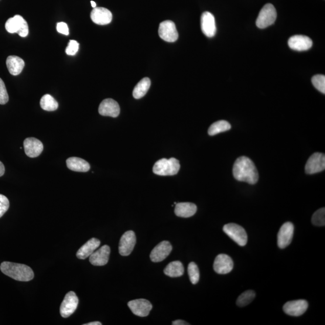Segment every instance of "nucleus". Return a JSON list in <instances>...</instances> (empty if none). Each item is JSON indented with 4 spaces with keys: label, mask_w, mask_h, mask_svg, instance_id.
<instances>
[{
    "label": "nucleus",
    "mask_w": 325,
    "mask_h": 325,
    "mask_svg": "<svg viewBox=\"0 0 325 325\" xmlns=\"http://www.w3.org/2000/svg\"><path fill=\"white\" fill-rule=\"evenodd\" d=\"M5 28L10 33H18L20 36L25 37L29 35V26L26 20L21 16L17 15L7 20Z\"/></svg>",
    "instance_id": "nucleus-6"
},
{
    "label": "nucleus",
    "mask_w": 325,
    "mask_h": 325,
    "mask_svg": "<svg viewBox=\"0 0 325 325\" xmlns=\"http://www.w3.org/2000/svg\"><path fill=\"white\" fill-rule=\"evenodd\" d=\"M173 325H188L190 324L188 323L185 321L181 320H177L176 321H174L172 322Z\"/></svg>",
    "instance_id": "nucleus-38"
},
{
    "label": "nucleus",
    "mask_w": 325,
    "mask_h": 325,
    "mask_svg": "<svg viewBox=\"0 0 325 325\" xmlns=\"http://www.w3.org/2000/svg\"><path fill=\"white\" fill-rule=\"evenodd\" d=\"M180 168L179 161L175 158L161 159L155 163L153 172L161 176L176 175Z\"/></svg>",
    "instance_id": "nucleus-3"
},
{
    "label": "nucleus",
    "mask_w": 325,
    "mask_h": 325,
    "mask_svg": "<svg viewBox=\"0 0 325 325\" xmlns=\"http://www.w3.org/2000/svg\"><path fill=\"white\" fill-rule=\"evenodd\" d=\"M110 254V247L108 245L102 246L90 256V262L94 266H104L107 264Z\"/></svg>",
    "instance_id": "nucleus-21"
},
{
    "label": "nucleus",
    "mask_w": 325,
    "mask_h": 325,
    "mask_svg": "<svg viewBox=\"0 0 325 325\" xmlns=\"http://www.w3.org/2000/svg\"><path fill=\"white\" fill-rule=\"evenodd\" d=\"M202 32L208 37H214L216 33V25L214 16L209 12H205L201 18Z\"/></svg>",
    "instance_id": "nucleus-16"
},
{
    "label": "nucleus",
    "mask_w": 325,
    "mask_h": 325,
    "mask_svg": "<svg viewBox=\"0 0 325 325\" xmlns=\"http://www.w3.org/2000/svg\"><path fill=\"white\" fill-rule=\"evenodd\" d=\"M79 49V44L76 40H71L66 49V53L69 56H74Z\"/></svg>",
    "instance_id": "nucleus-36"
},
{
    "label": "nucleus",
    "mask_w": 325,
    "mask_h": 325,
    "mask_svg": "<svg viewBox=\"0 0 325 325\" xmlns=\"http://www.w3.org/2000/svg\"><path fill=\"white\" fill-rule=\"evenodd\" d=\"M128 306L133 314L142 317L148 316L153 309L152 304L149 301L144 299L129 301Z\"/></svg>",
    "instance_id": "nucleus-12"
},
{
    "label": "nucleus",
    "mask_w": 325,
    "mask_h": 325,
    "mask_svg": "<svg viewBox=\"0 0 325 325\" xmlns=\"http://www.w3.org/2000/svg\"><path fill=\"white\" fill-rule=\"evenodd\" d=\"M232 174L234 179L239 181L255 184L258 182V170L254 162L247 157L242 156L236 160Z\"/></svg>",
    "instance_id": "nucleus-1"
},
{
    "label": "nucleus",
    "mask_w": 325,
    "mask_h": 325,
    "mask_svg": "<svg viewBox=\"0 0 325 325\" xmlns=\"http://www.w3.org/2000/svg\"><path fill=\"white\" fill-rule=\"evenodd\" d=\"M309 308V303L306 300L289 301L283 306L285 313L291 316L298 317L306 313Z\"/></svg>",
    "instance_id": "nucleus-10"
},
{
    "label": "nucleus",
    "mask_w": 325,
    "mask_h": 325,
    "mask_svg": "<svg viewBox=\"0 0 325 325\" xmlns=\"http://www.w3.org/2000/svg\"><path fill=\"white\" fill-rule=\"evenodd\" d=\"M234 268V263L230 256L227 254H220L215 257L213 268L218 274H227L232 271Z\"/></svg>",
    "instance_id": "nucleus-13"
},
{
    "label": "nucleus",
    "mask_w": 325,
    "mask_h": 325,
    "mask_svg": "<svg viewBox=\"0 0 325 325\" xmlns=\"http://www.w3.org/2000/svg\"><path fill=\"white\" fill-rule=\"evenodd\" d=\"M197 205L190 203H180L176 204L175 213L181 218H190L196 213Z\"/></svg>",
    "instance_id": "nucleus-25"
},
{
    "label": "nucleus",
    "mask_w": 325,
    "mask_h": 325,
    "mask_svg": "<svg viewBox=\"0 0 325 325\" xmlns=\"http://www.w3.org/2000/svg\"><path fill=\"white\" fill-rule=\"evenodd\" d=\"M5 275L19 281H30L34 278V272L29 266L8 262H3L0 266Z\"/></svg>",
    "instance_id": "nucleus-2"
},
{
    "label": "nucleus",
    "mask_w": 325,
    "mask_h": 325,
    "mask_svg": "<svg viewBox=\"0 0 325 325\" xmlns=\"http://www.w3.org/2000/svg\"><path fill=\"white\" fill-rule=\"evenodd\" d=\"M288 44L291 49L303 51L309 50L312 47L313 41L306 36L295 35L290 37Z\"/></svg>",
    "instance_id": "nucleus-19"
},
{
    "label": "nucleus",
    "mask_w": 325,
    "mask_h": 325,
    "mask_svg": "<svg viewBox=\"0 0 325 325\" xmlns=\"http://www.w3.org/2000/svg\"><path fill=\"white\" fill-rule=\"evenodd\" d=\"M26 155L30 158H35L41 155L44 150L43 143L35 138H27L24 141Z\"/></svg>",
    "instance_id": "nucleus-18"
},
{
    "label": "nucleus",
    "mask_w": 325,
    "mask_h": 325,
    "mask_svg": "<svg viewBox=\"0 0 325 325\" xmlns=\"http://www.w3.org/2000/svg\"><path fill=\"white\" fill-rule=\"evenodd\" d=\"M101 242L96 238H92L78 249L77 252L78 258L84 259L90 256L100 246Z\"/></svg>",
    "instance_id": "nucleus-22"
},
{
    "label": "nucleus",
    "mask_w": 325,
    "mask_h": 325,
    "mask_svg": "<svg viewBox=\"0 0 325 325\" xmlns=\"http://www.w3.org/2000/svg\"><path fill=\"white\" fill-rule=\"evenodd\" d=\"M66 162L68 168L75 172H86L91 168L90 163L79 157H70Z\"/></svg>",
    "instance_id": "nucleus-23"
},
{
    "label": "nucleus",
    "mask_w": 325,
    "mask_h": 325,
    "mask_svg": "<svg viewBox=\"0 0 325 325\" xmlns=\"http://www.w3.org/2000/svg\"><path fill=\"white\" fill-rule=\"evenodd\" d=\"M159 36L163 40L168 42H174L179 38V33L175 23L172 20H165L160 24Z\"/></svg>",
    "instance_id": "nucleus-7"
},
{
    "label": "nucleus",
    "mask_w": 325,
    "mask_h": 325,
    "mask_svg": "<svg viewBox=\"0 0 325 325\" xmlns=\"http://www.w3.org/2000/svg\"><path fill=\"white\" fill-rule=\"evenodd\" d=\"M150 85V80L149 78H144L140 80L134 88L133 92V97L136 99L141 98L146 95Z\"/></svg>",
    "instance_id": "nucleus-27"
},
{
    "label": "nucleus",
    "mask_w": 325,
    "mask_h": 325,
    "mask_svg": "<svg viewBox=\"0 0 325 325\" xmlns=\"http://www.w3.org/2000/svg\"><path fill=\"white\" fill-rule=\"evenodd\" d=\"M91 5H92V8H96V6H97V5H96L95 2H94L93 1H91Z\"/></svg>",
    "instance_id": "nucleus-41"
},
{
    "label": "nucleus",
    "mask_w": 325,
    "mask_h": 325,
    "mask_svg": "<svg viewBox=\"0 0 325 325\" xmlns=\"http://www.w3.org/2000/svg\"><path fill=\"white\" fill-rule=\"evenodd\" d=\"M312 83L316 90L325 94V76L323 75H316L312 78Z\"/></svg>",
    "instance_id": "nucleus-33"
},
{
    "label": "nucleus",
    "mask_w": 325,
    "mask_h": 325,
    "mask_svg": "<svg viewBox=\"0 0 325 325\" xmlns=\"http://www.w3.org/2000/svg\"><path fill=\"white\" fill-rule=\"evenodd\" d=\"M57 32L63 34L64 35H69V29H68V25L66 23L60 22L57 23Z\"/></svg>",
    "instance_id": "nucleus-37"
},
{
    "label": "nucleus",
    "mask_w": 325,
    "mask_h": 325,
    "mask_svg": "<svg viewBox=\"0 0 325 325\" xmlns=\"http://www.w3.org/2000/svg\"><path fill=\"white\" fill-rule=\"evenodd\" d=\"M136 243L134 231H128L122 235L119 245V252L122 256H128L132 252Z\"/></svg>",
    "instance_id": "nucleus-11"
},
{
    "label": "nucleus",
    "mask_w": 325,
    "mask_h": 325,
    "mask_svg": "<svg viewBox=\"0 0 325 325\" xmlns=\"http://www.w3.org/2000/svg\"><path fill=\"white\" fill-rule=\"evenodd\" d=\"M325 169V156L320 153H314L306 165V172L307 174H314L321 172Z\"/></svg>",
    "instance_id": "nucleus-9"
},
{
    "label": "nucleus",
    "mask_w": 325,
    "mask_h": 325,
    "mask_svg": "<svg viewBox=\"0 0 325 325\" xmlns=\"http://www.w3.org/2000/svg\"><path fill=\"white\" fill-rule=\"evenodd\" d=\"M102 323L100 322V321H93V322H90L86 324H84V325H101Z\"/></svg>",
    "instance_id": "nucleus-40"
},
{
    "label": "nucleus",
    "mask_w": 325,
    "mask_h": 325,
    "mask_svg": "<svg viewBox=\"0 0 325 325\" xmlns=\"http://www.w3.org/2000/svg\"><path fill=\"white\" fill-rule=\"evenodd\" d=\"M40 105L43 110L48 112L55 111L59 107L57 101L49 94L43 96L40 99Z\"/></svg>",
    "instance_id": "nucleus-28"
},
{
    "label": "nucleus",
    "mask_w": 325,
    "mask_h": 325,
    "mask_svg": "<svg viewBox=\"0 0 325 325\" xmlns=\"http://www.w3.org/2000/svg\"><path fill=\"white\" fill-rule=\"evenodd\" d=\"M255 293L253 290H248L241 294L237 300V305L240 307H244L249 305L255 298Z\"/></svg>",
    "instance_id": "nucleus-30"
},
{
    "label": "nucleus",
    "mask_w": 325,
    "mask_h": 325,
    "mask_svg": "<svg viewBox=\"0 0 325 325\" xmlns=\"http://www.w3.org/2000/svg\"><path fill=\"white\" fill-rule=\"evenodd\" d=\"M98 112L102 116L116 118L120 114V107L117 102L113 99L107 98L101 102Z\"/></svg>",
    "instance_id": "nucleus-17"
},
{
    "label": "nucleus",
    "mask_w": 325,
    "mask_h": 325,
    "mask_svg": "<svg viewBox=\"0 0 325 325\" xmlns=\"http://www.w3.org/2000/svg\"><path fill=\"white\" fill-rule=\"evenodd\" d=\"M172 251V246L168 241H163L153 249L150 254V258L153 262L163 261Z\"/></svg>",
    "instance_id": "nucleus-15"
},
{
    "label": "nucleus",
    "mask_w": 325,
    "mask_h": 325,
    "mask_svg": "<svg viewBox=\"0 0 325 325\" xmlns=\"http://www.w3.org/2000/svg\"><path fill=\"white\" fill-rule=\"evenodd\" d=\"M188 273L190 280L193 285H197L200 280V270L198 266L194 262H191L188 266Z\"/></svg>",
    "instance_id": "nucleus-31"
},
{
    "label": "nucleus",
    "mask_w": 325,
    "mask_h": 325,
    "mask_svg": "<svg viewBox=\"0 0 325 325\" xmlns=\"http://www.w3.org/2000/svg\"><path fill=\"white\" fill-rule=\"evenodd\" d=\"M5 172V167L3 163L0 161V177L4 175Z\"/></svg>",
    "instance_id": "nucleus-39"
},
{
    "label": "nucleus",
    "mask_w": 325,
    "mask_h": 325,
    "mask_svg": "<svg viewBox=\"0 0 325 325\" xmlns=\"http://www.w3.org/2000/svg\"><path fill=\"white\" fill-rule=\"evenodd\" d=\"M294 230V225L290 222L282 225L278 234V245L279 248L285 249L289 246L292 241Z\"/></svg>",
    "instance_id": "nucleus-14"
},
{
    "label": "nucleus",
    "mask_w": 325,
    "mask_h": 325,
    "mask_svg": "<svg viewBox=\"0 0 325 325\" xmlns=\"http://www.w3.org/2000/svg\"><path fill=\"white\" fill-rule=\"evenodd\" d=\"M9 101V95L4 81L0 78V104L4 105Z\"/></svg>",
    "instance_id": "nucleus-34"
},
{
    "label": "nucleus",
    "mask_w": 325,
    "mask_h": 325,
    "mask_svg": "<svg viewBox=\"0 0 325 325\" xmlns=\"http://www.w3.org/2000/svg\"><path fill=\"white\" fill-rule=\"evenodd\" d=\"M231 128V125L227 121L224 120L219 121L213 123L208 130V135L214 136L219 133L228 131Z\"/></svg>",
    "instance_id": "nucleus-29"
},
{
    "label": "nucleus",
    "mask_w": 325,
    "mask_h": 325,
    "mask_svg": "<svg viewBox=\"0 0 325 325\" xmlns=\"http://www.w3.org/2000/svg\"><path fill=\"white\" fill-rule=\"evenodd\" d=\"M277 13L275 7L272 4H267L259 13L256 20V25L259 29H265L275 23Z\"/></svg>",
    "instance_id": "nucleus-4"
},
{
    "label": "nucleus",
    "mask_w": 325,
    "mask_h": 325,
    "mask_svg": "<svg viewBox=\"0 0 325 325\" xmlns=\"http://www.w3.org/2000/svg\"><path fill=\"white\" fill-rule=\"evenodd\" d=\"M311 222L313 225L317 226V227H323L325 225L324 208H320L313 214Z\"/></svg>",
    "instance_id": "nucleus-32"
},
{
    "label": "nucleus",
    "mask_w": 325,
    "mask_h": 325,
    "mask_svg": "<svg viewBox=\"0 0 325 325\" xmlns=\"http://www.w3.org/2000/svg\"><path fill=\"white\" fill-rule=\"evenodd\" d=\"M6 65L10 74L18 75L23 71L25 63L19 57L10 56L6 60Z\"/></svg>",
    "instance_id": "nucleus-24"
},
{
    "label": "nucleus",
    "mask_w": 325,
    "mask_h": 325,
    "mask_svg": "<svg viewBox=\"0 0 325 325\" xmlns=\"http://www.w3.org/2000/svg\"><path fill=\"white\" fill-rule=\"evenodd\" d=\"M223 230L229 237L239 246H244L247 244L248 235L244 228L236 224L225 225Z\"/></svg>",
    "instance_id": "nucleus-5"
},
{
    "label": "nucleus",
    "mask_w": 325,
    "mask_h": 325,
    "mask_svg": "<svg viewBox=\"0 0 325 325\" xmlns=\"http://www.w3.org/2000/svg\"><path fill=\"white\" fill-rule=\"evenodd\" d=\"M112 13L110 10L104 8H96L92 10L91 18L94 23L104 26L110 24L112 20Z\"/></svg>",
    "instance_id": "nucleus-20"
},
{
    "label": "nucleus",
    "mask_w": 325,
    "mask_h": 325,
    "mask_svg": "<svg viewBox=\"0 0 325 325\" xmlns=\"http://www.w3.org/2000/svg\"><path fill=\"white\" fill-rule=\"evenodd\" d=\"M9 206L10 203L8 198L0 194V218L8 210Z\"/></svg>",
    "instance_id": "nucleus-35"
},
{
    "label": "nucleus",
    "mask_w": 325,
    "mask_h": 325,
    "mask_svg": "<svg viewBox=\"0 0 325 325\" xmlns=\"http://www.w3.org/2000/svg\"><path fill=\"white\" fill-rule=\"evenodd\" d=\"M78 305V298L74 292H68L61 303L60 307L61 316L67 318L73 314L77 310Z\"/></svg>",
    "instance_id": "nucleus-8"
},
{
    "label": "nucleus",
    "mask_w": 325,
    "mask_h": 325,
    "mask_svg": "<svg viewBox=\"0 0 325 325\" xmlns=\"http://www.w3.org/2000/svg\"><path fill=\"white\" fill-rule=\"evenodd\" d=\"M184 269L182 263L179 261L172 262L164 269V273L167 276L176 278L183 275Z\"/></svg>",
    "instance_id": "nucleus-26"
}]
</instances>
